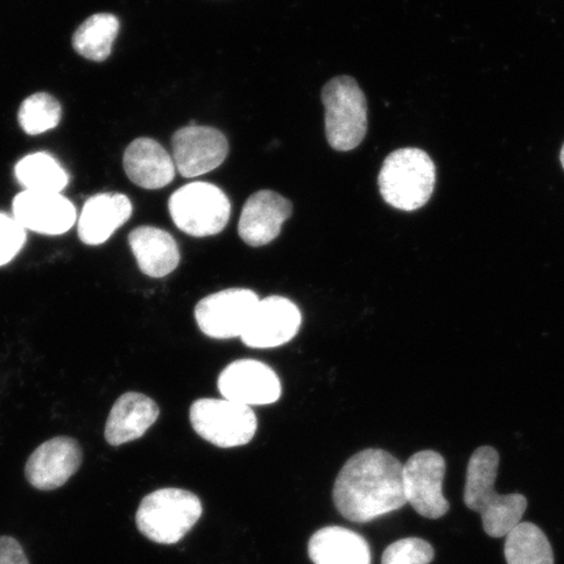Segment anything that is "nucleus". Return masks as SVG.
<instances>
[{
	"label": "nucleus",
	"mask_w": 564,
	"mask_h": 564,
	"mask_svg": "<svg viewBox=\"0 0 564 564\" xmlns=\"http://www.w3.org/2000/svg\"><path fill=\"white\" fill-rule=\"evenodd\" d=\"M404 465L378 448L361 451L345 463L334 486V502L352 523H369L406 505Z\"/></svg>",
	"instance_id": "nucleus-1"
},
{
	"label": "nucleus",
	"mask_w": 564,
	"mask_h": 564,
	"mask_svg": "<svg viewBox=\"0 0 564 564\" xmlns=\"http://www.w3.org/2000/svg\"><path fill=\"white\" fill-rule=\"evenodd\" d=\"M499 460L496 448H477L468 463L464 489L465 506L481 514L485 532L492 539L505 538L518 527L528 507L523 494L498 496L494 489Z\"/></svg>",
	"instance_id": "nucleus-2"
},
{
	"label": "nucleus",
	"mask_w": 564,
	"mask_h": 564,
	"mask_svg": "<svg viewBox=\"0 0 564 564\" xmlns=\"http://www.w3.org/2000/svg\"><path fill=\"white\" fill-rule=\"evenodd\" d=\"M436 167L432 158L419 148H401L387 156L379 173L380 194L387 204L400 210H417L434 193Z\"/></svg>",
	"instance_id": "nucleus-3"
},
{
	"label": "nucleus",
	"mask_w": 564,
	"mask_h": 564,
	"mask_svg": "<svg viewBox=\"0 0 564 564\" xmlns=\"http://www.w3.org/2000/svg\"><path fill=\"white\" fill-rule=\"evenodd\" d=\"M202 513L200 499L194 492L160 489L141 500L135 520L140 533L148 540L174 545L192 531Z\"/></svg>",
	"instance_id": "nucleus-4"
},
{
	"label": "nucleus",
	"mask_w": 564,
	"mask_h": 564,
	"mask_svg": "<svg viewBox=\"0 0 564 564\" xmlns=\"http://www.w3.org/2000/svg\"><path fill=\"white\" fill-rule=\"evenodd\" d=\"M326 109V133L336 151L355 150L368 132V101L358 83L350 76H337L322 90Z\"/></svg>",
	"instance_id": "nucleus-5"
},
{
	"label": "nucleus",
	"mask_w": 564,
	"mask_h": 564,
	"mask_svg": "<svg viewBox=\"0 0 564 564\" xmlns=\"http://www.w3.org/2000/svg\"><path fill=\"white\" fill-rule=\"evenodd\" d=\"M169 212L176 228L193 237H210L229 223L231 206L220 187L207 182H193L176 189L169 200Z\"/></svg>",
	"instance_id": "nucleus-6"
},
{
	"label": "nucleus",
	"mask_w": 564,
	"mask_h": 564,
	"mask_svg": "<svg viewBox=\"0 0 564 564\" xmlns=\"http://www.w3.org/2000/svg\"><path fill=\"white\" fill-rule=\"evenodd\" d=\"M189 421L203 440L220 448L241 447L257 433L258 420L250 406L227 399H200L189 409Z\"/></svg>",
	"instance_id": "nucleus-7"
},
{
	"label": "nucleus",
	"mask_w": 564,
	"mask_h": 564,
	"mask_svg": "<svg viewBox=\"0 0 564 564\" xmlns=\"http://www.w3.org/2000/svg\"><path fill=\"white\" fill-rule=\"evenodd\" d=\"M404 490L406 503L426 519H441L449 511V502L443 496L446 460L435 451L414 454L404 464Z\"/></svg>",
	"instance_id": "nucleus-8"
},
{
	"label": "nucleus",
	"mask_w": 564,
	"mask_h": 564,
	"mask_svg": "<svg viewBox=\"0 0 564 564\" xmlns=\"http://www.w3.org/2000/svg\"><path fill=\"white\" fill-rule=\"evenodd\" d=\"M259 301L250 289L232 288L210 294L196 305L197 326L204 335L218 340L241 337Z\"/></svg>",
	"instance_id": "nucleus-9"
},
{
	"label": "nucleus",
	"mask_w": 564,
	"mask_h": 564,
	"mask_svg": "<svg viewBox=\"0 0 564 564\" xmlns=\"http://www.w3.org/2000/svg\"><path fill=\"white\" fill-rule=\"evenodd\" d=\"M173 160L185 178L215 171L228 158L229 143L214 127L189 124L174 133Z\"/></svg>",
	"instance_id": "nucleus-10"
},
{
	"label": "nucleus",
	"mask_w": 564,
	"mask_h": 564,
	"mask_svg": "<svg viewBox=\"0 0 564 564\" xmlns=\"http://www.w3.org/2000/svg\"><path fill=\"white\" fill-rule=\"evenodd\" d=\"M218 391L224 399L246 406L270 405L281 397V382L270 366L239 359L220 373Z\"/></svg>",
	"instance_id": "nucleus-11"
},
{
	"label": "nucleus",
	"mask_w": 564,
	"mask_h": 564,
	"mask_svg": "<svg viewBox=\"0 0 564 564\" xmlns=\"http://www.w3.org/2000/svg\"><path fill=\"white\" fill-rule=\"evenodd\" d=\"M302 324L300 308L291 300L272 295L259 301L241 338L253 349L278 348L299 334Z\"/></svg>",
	"instance_id": "nucleus-12"
},
{
	"label": "nucleus",
	"mask_w": 564,
	"mask_h": 564,
	"mask_svg": "<svg viewBox=\"0 0 564 564\" xmlns=\"http://www.w3.org/2000/svg\"><path fill=\"white\" fill-rule=\"evenodd\" d=\"M12 216L25 230L44 236L65 235L76 223V208L58 193L25 192L15 196Z\"/></svg>",
	"instance_id": "nucleus-13"
},
{
	"label": "nucleus",
	"mask_w": 564,
	"mask_h": 564,
	"mask_svg": "<svg viewBox=\"0 0 564 564\" xmlns=\"http://www.w3.org/2000/svg\"><path fill=\"white\" fill-rule=\"evenodd\" d=\"M82 463L80 444L68 436H58L41 444L28 458L25 477L34 489L52 491L67 484Z\"/></svg>",
	"instance_id": "nucleus-14"
},
{
	"label": "nucleus",
	"mask_w": 564,
	"mask_h": 564,
	"mask_svg": "<svg viewBox=\"0 0 564 564\" xmlns=\"http://www.w3.org/2000/svg\"><path fill=\"white\" fill-rule=\"evenodd\" d=\"M292 203L271 189H262L247 199L238 232L247 245L260 247L280 236L282 225L291 217Z\"/></svg>",
	"instance_id": "nucleus-15"
},
{
	"label": "nucleus",
	"mask_w": 564,
	"mask_h": 564,
	"mask_svg": "<svg viewBox=\"0 0 564 564\" xmlns=\"http://www.w3.org/2000/svg\"><path fill=\"white\" fill-rule=\"evenodd\" d=\"M159 415L160 408L151 398L127 392L111 408L105 426V440L115 447L140 440Z\"/></svg>",
	"instance_id": "nucleus-16"
},
{
	"label": "nucleus",
	"mask_w": 564,
	"mask_h": 564,
	"mask_svg": "<svg viewBox=\"0 0 564 564\" xmlns=\"http://www.w3.org/2000/svg\"><path fill=\"white\" fill-rule=\"evenodd\" d=\"M124 172L137 186L159 189L172 183L175 176L174 160L156 140L139 138L127 148Z\"/></svg>",
	"instance_id": "nucleus-17"
},
{
	"label": "nucleus",
	"mask_w": 564,
	"mask_h": 564,
	"mask_svg": "<svg viewBox=\"0 0 564 564\" xmlns=\"http://www.w3.org/2000/svg\"><path fill=\"white\" fill-rule=\"evenodd\" d=\"M132 215V204L122 194L91 196L84 204L77 232L83 243L102 245L121 228Z\"/></svg>",
	"instance_id": "nucleus-18"
},
{
	"label": "nucleus",
	"mask_w": 564,
	"mask_h": 564,
	"mask_svg": "<svg viewBox=\"0 0 564 564\" xmlns=\"http://www.w3.org/2000/svg\"><path fill=\"white\" fill-rule=\"evenodd\" d=\"M129 243L140 271L147 276L165 278L180 265L178 245L165 230L153 227L133 229L129 236Z\"/></svg>",
	"instance_id": "nucleus-19"
},
{
	"label": "nucleus",
	"mask_w": 564,
	"mask_h": 564,
	"mask_svg": "<svg viewBox=\"0 0 564 564\" xmlns=\"http://www.w3.org/2000/svg\"><path fill=\"white\" fill-rule=\"evenodd\" d=\"M308 556L314 564H371L368 541L343 527L315 532L308 541Z\"/></svg>",
	"instance_id": "nucleus-20"
},
{
	"label": "nucleus",
	"mask_w": 564,
	"mask_h": 564,
	"mask_svg": "<svg viewBox=\"0 0 564 564\" xmlns=\"http://www.w3.org/2000/svg\"><path fill=\"white\" fill-rule=\"evenodd\" d=\"M507 564H554L553 547L542 529L521 521L506 535Z\"/></svg>",
	"instance_id": "nucleus-21"
},
{
	"label": "nucleus",
	"mask_w": 564,
	"mask_h": 564,
	"mask_svg": "<svg viewBox=\"0 0 564 564\" xmlns=\"http://www.w3.org/2000/svg\"><path fill=\"white\" fill-rule=\"evenodd\" d=\"M15 175L21 186L30 192L58 193L68 185L69 176L52 154H28L18 162Z\"/></svg>",
	"instance_id": "nucleus-22"
},
{
	"label": "nucleus",
	"mask_w": 564,
	"mask_h": 564,
	"mask_svg": "<svg viewBox=\"0 0 564 564\" xmlns=\"http://www.w3.org/2000/svg\"><path fill=\"white\" fill-rule=\"evenodd\" d=\"M119 32V21L111 13H96L77 28L73 45L84 58L104 62L111 54Z\"/></svg>",
	"instance_id": "nucleus-23"
},
{
	"label": "nucleus",
	"mask_w": 564,
	"mask_h": 564,
	"mask_svg": "<svg viewBox=\"0 0 564 564\" xmlns=\"http://www.w3.org/2000/svg\"><path fill=\"white\" fill-rule=\"evenodd\" d=\"M61 118V104L47 94L32 95L20 106L19 122L28 135H40L55 129Z\"/></svg>",
	"instance_id": "nucleus-24"
},
{
	"label": "nucleus",
	"mask_w": 564,
	"mask_h": 564,
	"mask_svg": "<svg viewBox=\"0 0 564 564\" xmlns=\"http://www.w3.org/2000/svg\"><path fill=\"white\" fill-rule=\"evenodd\" d=\"M435 550L426 540L409 538L393 542L384 550L382 564H430Z\"/></svg>",
	"instance_id": "nucleus-25"
},
{
	"label": "nucleus",
	"mask_w": 564,
	"mask_h": 564,
	"mask_svg": "<svg viewBox=\"0 0 564 564\" xmlns=\"http://www.w3.org/2000/svg\"><path fill=\"white\" fill-rule=\"evenodd\" d=\"M26 242V230L17 218L0 212V267L9 264L23 249Z\"/></svg>",
	"instance_id": "nucleus-26"
},
{
	"label": "nucleus",
	"mask_w": 564,
	"mask_h": 564,
	"mask_svg": "<svg viewBox=\"0 0 564 564\" xmlns=\"http://www.w3.org/2000/svg\"><path fill=\"white\" fill-rule=\"evenodd\" d=\"M0 564H30L19 541L9 535L0 538Z\"/></svg>",
	"instance_id": "nucleus-27"
},
{
	"label": "nucleus",
	"mask_w": 564,
	"mask_h": 564,
	"mask_svg": "<svg viewBox=\"0 0 564 564\" xmlns=\"http://www.w3.org/2000/svg\"><path fill=\"white\" fill-rule=\"evenodd\" d=\"M561 164H562V166L564 169V144H563L562 151H561Z\"/></svg>",
	"instance_id": "nucleus-28"
}]
</instances>
